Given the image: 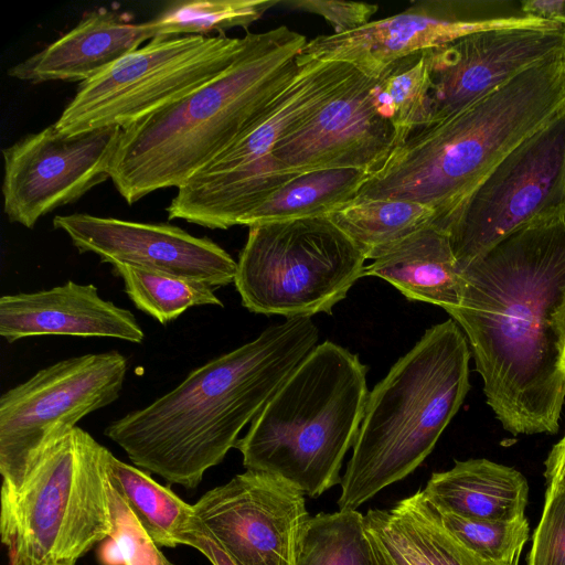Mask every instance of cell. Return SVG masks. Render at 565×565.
<instances>
[{
  "mask_svg": "<svg viewBox=\"0 0 565 565\" xmlns=\"http://www.w3.org/2000/svg\"><path fill=\"white\" fill-rule=\"evenodd\" d=\"M388 281L408 300L428 302L446 311L461 299L462 275L448 234L428 225L407 236L365 266L362 277Z\"/></svg>",
  "mask_w": 565,
  "mask_h": 565,
  "instance_id": "cell-23",
  "label": "cell"
},
{
  "mask_svg": "<svg viewBox=\"0 0 565 565\" xmlns=\"http://www.w3.org/2000/svg\"><path fill=\"white\" fill-rule=\"evenodd\" d=\"M248 228L234 284L250 312L330 315L362 278L365 257L328 216Z\"/></svg>",
  "mask_w": 565,
  "mask_h": 565,
  "instance_id": "cell-9",
  "label": "cell"
},
{
  "mask_svg": "<svg viewBox=\"0 0 565 565\" xmlns=\"http://www.w3.org/2000/svg\"><path fill=\"white\" fill-rule=\"evenodd\" d=\"M188 546L201 552L212 565H234L226 554L200 530L190 535Z\"/></svg>",
  "mask_w": 565,
  "mask_h": 565,
  "instance_id": "cell-37",
  "label": "cell"
},
{
  "mask_svg": "<svg viewBox=\"0 0 565 565\" xmlns=\"http://www.w3.org/2000/svg\"><path fill=\"white\" fill-rule=\"evenodd\" d=\"M106 465L110 484L159 547L188 545L190 535L200 527L193 504L184 502L169 487L158 483L140 468L119 460L110 451Z\"/></svg>",
  "mask_w": 565,
  "mask_h": 565,
  "instance_id": "cell-24",
  "label": "cell"
},
{
  "mask_svg": "<svg viewBox=\"0 0 565 565\" xmlns=\"http://www.w3.org/2000/svg\"><path fill=\"white\" fill-rule=\"evenodd\" d=\"M108 452L75 427L50 444L17 493H1L10 565H76L110 537Z\"/></svg>",
  "mask_w": 565,
  "mask_h": 565,
  "instance_id": "cell-7",
  "label": "cell"
},
{
  "mask_svg": "<svg viewBox=\"0 0 565 565\" xmlns=\"http://www.w3.org/2000/svg\"><path fill=\"white\" fill-rule=\"evenodd\" d=\"M366 373L348 349L316 345L237 440L246 470L281 478L309 498L340 483L364 416Z\"/></svg>",
  "mask_w": 565,
  "mask_h": 565,
  "instance_id": "cell-6",
  "label": "cell"
},
{
  "mask_svg": "<svg viewBox=\"0 0 565 565\" xmlns=\"http://www.w3.org/2000/svg\"><path fill=\"white\" fill-rule=\"evenodd\" d=\"M423 490L438 510L499 522L525 518L530 493L519 470L484 458L455 461L449 470L434 472Z\"/></svg>",
  "mask_w": 565,
  "mask_h": 565,
  "instance_id": "cell-22",
  "label": "cell"
},
{
  "mask_svg": "<svg viewBox=\"0 0 565 565\" xmlns=\"http://www.w3.org/2000/svg\"><path fill=\"white\" fill-rule=\"evenodd\" d=\"M364 522L380 565H462L463 545L423 489L390 509H370Z\"/></svg>",
  "mask_w": 565,
  "mask_h": 565,
  "instance_id": "cell-21",
  "label": "cell"
},
{
  "mask_svg": "<svg viewBox=\"0 0 565 565\" xmlns=\"http://www.w3.org/2000/svg\"><path fill=\"white\" fill-rule=\"evenodd\" d=\"M520 1L423 0L404 11L371 21L350 32L308 41L298 63H349L377 78L393 62L431 50L463 35L503 26L543 25L551 21L526 14Z\"/></svg>",
  "mask_w": 565,
  "mask_h": 565,
  "instance_id": "cell-13",
  "label": "cell"
},
{
  "mask_svg": "<svg viewBox=\"0 0 565 565\" xmlns=\"http://www.w3.org/2000/svg\"><path fill=\"white\" fill-rule=\"evenodd\" d=\"M244 45L245 36H156L81 83L54 126L67 135L122 129L224 72Z\"/></svg>",
  "mask_w": 565,
  "mask_h": 565,
  "instance_id": "cell-10",
  "label": "cell"
},
{
  "mask_svg": "<svg viewBox=\"0 0 565 565\" xmlns=\"http://www.w3.org/2000/svg\"><path fill=\"white\" fill-rule=\"evenodd\" d=\"M113 531L98 553L102 565H175L145 531L109 482Z\"/></svg>",
  "mask_w": 565,
  "mask_h": 565,
  "instance_id": "cell-32",
  "label": "cell"
},
{
  "mask_svg": "<svg viewBox=\"0 0 565 565\" xmlns=\"http://www.w3.org/2000/svg\"><path fill=\"white\" fill-rule=\"evenodd\" d=\"M544 467L546 489L565 491V435L551 449Z\"/></svg>",
  "mask_w": 565,
  "mask_h": 565,
  "instance_id": "cell-35",
  "label": "cell"
},
{
  "mask_svg": "<svg viewBox=\"0 0 565 565\" xmlns=\"http://www.w3.org/2000/svg\"><path fill=\"white\" fill-rule=\"evenodd\" d=\"M111 267L135 307L161 324L175 320L191 307H223L214 288L205 282L127 265Z\"/></svg>",
  "mask_w": 565,
  "mask_h": 565,
  "instance_id": "cell-29",
  "label": "cell"
},
{
  "mask_svg": "<svg viewBox=\"0 0 565 565\" xmlns=\"http://www.w3.org/2000/svg\"><path fill=\"white\" fill-rule=\"evenodd\" d=\"M438 512L448 531L478 556L519 565L522 550L530 537L526 518L499 522L467 519L441 510Z\"/></svg>",
  "mask_w": 565,
  "mask_h": 565,
  "instance_id": "cell-31",
  "label": "cell"
},
{
  "mask_svg": "<svg viewBox=\"0 0 565 565\" xmlns=\"http://www.w3.org/2000/svg\"><path fill=\"white\" fill-rule=\"evenodd\" d=\"M318 339L311 317L268 327L256 339L191 371L148 406L111 422L104 434L136 467L169 484L194 489L235 447L242 429Z\"/></svg>",
  "mask_w": 565,
  "mask_h": 565,
  "instance_id": "cell-2",
  "label": "cell"
},
{
  "mask_svg": "<svg viewBox=\"0 0 565 565\" xmlns=\"http://www.w3.org/2000/svg\"><path fill=\"white\" fill-rule=\"evenodd\" d=\"M280 0H192L170 3L150 20L156 36L207 35L247 28Z\"/></svg>",
  "mask_w": 565,
  "mask_h": 565,
  "instance_id": "cell-30",
  "label": "cell"
},
{
  "mask_svg": "<svg viewBox=\"0 0 565 565\" xmlns=\"http://www.w3.org/2000/svg\"><path fill=\"white\" fill-rule=\"evenodd\" d=\"M295 565H380L359 511L318 513L307 521Z\"/></svg>",
  "mask_w": 565,
  "mask_h": 565,
  "instance_id": "cell-28",
  "label": "cell"
},
{
  "mask_svg": "<svg viewBox=\"0 0 565 565\" xmlns=\"http://www.w3.org/2000/svg\"><path fill=\"white\" fill-rule=\"evenodd\" d=\"M118 351L87 353L41 369L0 397L1 493H17L51 443L114 403L127 374Z\"/></svg>",
  "mask_w": 565,
  "mask_h": 565,
  "instance_id": "cell-11",
  "label": "cell"
},
{
  "mask_svg": "<svg viewBox=\"0 0 565 565\" xmlns=\"http://www.w3.org/2000/svg\"><path fill=\"white\" fill-rule=\"evenodd\" d=\"M365 259H376L394 245L431 225L435 211L420 203L396 200H353L328 216Z\"/></svg>",
  "mask_w": 565,
  "mask_h": 565,
  "instance_id": "cell-26",
  "label": "cell"
},
{
  "mask_svg": "<svg viewBox=\"0 0 565 565\" xmlns=\"http://www.w3.org/2000/svg\"><path fill=\"white\" fill-rule=\"evenodd\" d=\"M279 6L322 17L333 26L334 34L367 24L379 9L377 4L341 0H280Z\"/></svg>",
  "mask_w": 565,
  "mask_h": 565,
  "instance_id": "cell-34",
  "label": "cell"
},
{
  "mask_svg": "<svg viewBox=\"0 0 565 565\" xmlns=\"http://www.w3.org/2000/svg\"><path fill=\"white\" fill-rule=\"evenodd\" d=\"M367 177V172L356 169L298 174L245 215L239 225L329 216L356 198Z\"/></svg>",
  "mask_w": 565,
  "mask_h": 565,
  "instance_id": "cell-25",
  "label": "cell"
},
{
  "mask_svg": "<svg viewBox=\"0 0 565 565\" xmlns=\"http://www.w3.org/2000/svg\"><path fill=\"white\" fill-rule=\"evenodd\" d=\"M305 35L247 33L235 61L193 92L125 127L110 180L128 204L179 188L247 131L299 71Z\"/></svg>",
  "mask_w": 565,
  "mask_h": 565,
  "instance_id": "cell-3",
  "label": "cell"
},
{
  "mask_svg": "<svg viewBox=\"0 0 565 565\" xmlns=\"http://www.w3.org/2000/svg\"><path fill=\"white\" fill-rule=\"evenodd\" d=\"M565 212V109L508 153L445 232L460 271L513 232Z\"/></svg>",
  "mask_w": 565,
  "mask_h": 565,
  "instance_id": "cell-12",
  "label": "cell"
},
{
  "mask_svg": "<svg viewBox=\"0 0 565 565\" xmlns=\"http://www.w3.org/2000/svg\"><path fill=\"white\" fill-rule=\"evenodd\" d=\"M53 226L63 231L79 253L95 254L111 266L171 274L212 288L235 279L237 262L224 248L175 225L74 213L56 215Z\"/></svg>",
  "mask_w": 565,
  "mask_h": 565,
  "instance_id": "cell-17",
  "label": "cell"
},
{
  "mask_svg": "<svg viewBox=\"0 0 565 565\" xmlns=\"http://www.w3.org/2000/svg\"><path fill=\"white\" fill-rule=\"evenodd\" d=\"M564 51L565 28L553 22L482 30L431 49V122Z\"/></svg>",
  "mask_w": 565,
  "mask_h": 565,
  "instance_id": "cell-16",
  "label": "cell"
},
{
  "mask_svg": "<svg viewBox=\"0 0 565 565\" xmlns=\"http://www.w3.org/2000/svg\"><path fill=\"white\" fill-rule=\"evenodd\" d=\"M470 355L448 319L427 329L373 387L341 478L340 511H358L423 463L469 392Z\"/></svg>",
  "mask_w": 565,
  "mask_h": 565,
  "instance_id": "cell-5",
  "label": "cell"
},
{
  "mask_svg": "<svg viewBox=\"0 0 565 565\" xmlns=\"http://www.w3.org/2000/svg\"><path fill=\"white\" fill-rule=\"evenodd\" d=\"M371 97L376 111L395 130L397 146L431 122V50L393 62L374 78Z\"/></svg>",
  "mask_w": 565,
  "mask_h": 565,
  "instance_id": "cell-27",
  "label": "cell"
},
{
  "mask_svg": "<svg viewBox=\"0 0 565 565\" xmlns=\"http://www.w3.org/2000/svg\"><path fill=\"white\" fill-rule=\"evenodd\" d=\"M294 79L258 120L178 190L182 217L211 230H227L298 174L274 157L277 143L340 92L360 71L349 63L299 64Z\"/></svg>",
  "mask_w": 565,
  "mask_h": 565,
  "instance_id": "cell-8",
  "label": "cell"
},
{
  "mask_svg": "<svg viewBox=\"0 0 565 565\" xmlns=\"http://www.w3.org/2000/svg\"><path fill=\"white\" fill-rule=\"evenodd\" d=\"M522 10L565 28V0H523Z\"/></svg>",
  "mask_w": 565,
  "mask_h": 565,
  "instance_id": "cell-36",
  "label": "cell"
},
{
  "mask_svg": "<svg viewBox=\"0 0 565 565\" xmlns=\"http://www.w3.org/2000/svg\"><path fill=\"white\" fill-rule=\"evenodd\" d=\"M561 366H562V371L565 375V347H564V351H563V356H562V363H561Z\"/></svg>",
  "mask_w": 565,
  "mask_h": 565,
  "instance_id": "cell-38",
  "label": "cell"
},
{
  "mask_svg": "<svg viewBox=\"0 0 565 565\" xmlns=\"http://www.w3.org/2000/svg\"><path fill=\"white\" fill-rule=\"evenodd\" d=\"M449 309L487 403L512 435L555 434L565 402V212L503 238L462 271Z\"/></svg>",
  "mask_w": 565,
  "mask_h": 565,
  "instance_id": "cell-1",
  "label": "cell"
},
{
  "mask_svg": "<svg viewBox=\"0 0 565 565\" xmlns=\"http://www.w3.org/2000/svg\"><path fill=\"white\" fill-rule=\"evenodd\" d=\"M374 78L359 72L310 117L287 134L273 157L289 172L356 169L371 174L397 147L392 125L375 109Z\"/></svg>",
  "mask_w": 565,
  "mask_h": 565,
  "instance_id": "cell-18",
  "label": "cell"
},
{
  "mask_svg": "<svg viewBox=\"0 0 565 565\" xmlns=\"http://www.w3.org/2000/svg\"><path fill=\"white\" fill-rule=\"evenodd\" d=\"M565 109V51L527 68L458 113L414 131L369 174L354 200L431 207L445 231L486 175Z\"/></svg>",
  "mask_w": 565,
  "mask_h": 565,
  "instance_id": "cell-4",
  "label": "cell"
},
{
  "mask_svg": "<svg viewBox=\"0 0 565 565\" xmlns=\"http://www.w3.org/2000/svg\"><path fill=\"white\" fill-rule=\"evenodd\" d=\"M153 38L151 21L132 23L114 11L94 10L61 38L10 67L8 75L33 84L84 83Z\"/></svg>",
  "mask_w": 565,
  "mask_h": 565,
  "instance_id": "cell-20",
  "label": "cell"
},
{
  "mask_svg": "<svg viewBox=\"0 0 565 565\" xmlns=\"http://www.w3.org/2000/svg\"><path fill=\"white\" fill-rule=\"evenodd\" d=\"M121 127L67 135L54 124L2 150L3 211L26 228L110 179Z\"/></svg>",
  "mask_w": 565,
  "mask_h": 565,
  "instance_id": "cell-14",
  "label": "cell"
},
{
  "mask_svg": "<svg viewBox=\"0 0 565 565\" xmlns=\"http://www.w3.org/2000/svg\"><path fill=\"white\" fill-rule=\"evenodd\" d=\"M526 565H565V491H545Z\"/></svg>",
  "mask_w": 565,
  "mask_h": 565,
  "instance_id": "cell-33",
  "label": "cell"
},
{
  "mask_svg": "<svg viewBox=\"0 0 565 565\" xmlns=\"http://www.w3.org/2000/svg\"><path fill=\"white\" fill-rule=\"evenodd\" d=\"M0 335L9 343L38 335L113 338L141 343L134 313L102 298L93 284H65L0 298Z\"/></svg>",
  "mask_w": 565,
  "mask_h": 565,
  "instance_id": "cell-19",
  "label": "cell"
},
{
  "mask_svg": "<svg viewBox=\"0 0 565 565\" xmlns=\"http://www.w3.org/2000/svg\"><path fill=\"white\" fill-rule=\"evenodd\" d=\"M193 509L199 530L234 565H295L310 518L300 490L254 470L209 490Z\"/></svg>",
  "mask_w": 565,
  "mask_h": 565,
  "instance_id": "cell-15",
  "label": "cell"
}]
</instances>
